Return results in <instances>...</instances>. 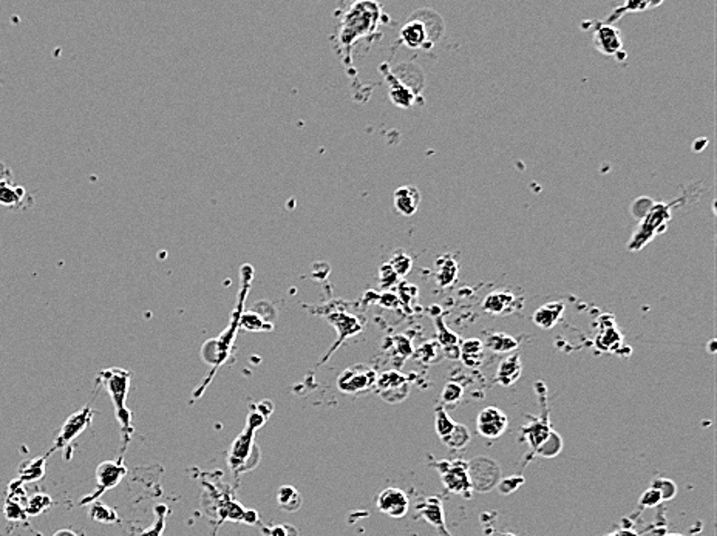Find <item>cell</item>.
I'll return each mask as SVG.
<instances>
[{"label": "cell", "mask_w": 717, "mask_h": 536, "mask_svg": "<svg viewBox=\"0 0 717 536\" xmlns=\"http://www.w3.org/2000/svg\"><path fill=\"white\" fill-rule=\"evenodd\" d=\"M384 20V11L376 2H354L349 5L340 18L336 32V48L345 63H351V50L361 39L371 37Z\"/></svg>", "instance_id": "6da1fadb"}, {"label": "cell", "mask_w": 717, "mask_h": 536, "mask_svg": "<svg viewBox=\"0 0 717 536\" xmlns=\"http://www.w3.org/2000/svg\"><path fill=\"white\" fill-rule=\"evenodd\" d=\"M240 275H241V289H240V296H239L240 298H239L237 310L234 311V317L229 323V327L226 328L224 332H222V336H219L218 339L210 340V342H207L205 345V348H203V353L209 351V354H205L203 357H205V360L207 363H214V372L226 362L227 355H229V353H231L234 339H235V336H237V329L240 328V317L244 310V298H246L248 292L251 289L252 279H254V267H252L251 264H243Z\"/></svg>", "instance_id": "7a4b0ae2"}, {"label": "cell", "mask_w": 717, "mask_h": 536, "mask_svg": "<svg viewBox=\"0 0 717 536\" xmlns=\"http://www.w3.org/2000/svg\"><path fill=\"white\" fill-rule=\"evenodd\" d=\"M438 19H441V16L436 11L427 10V8L414 11L411 19L401 30V42L411 50H430V48H433L436 40L444 32V25L431 27V23H435Z\"/></svg>", "instance_id": "3957f363"}, {"label": "cell", "mask_w": 717, "mask_h": 536, "mask_svg": "<svg viewBox=\"0 0 717 536\" xmlns=\"http://www.w3.org/2000/svg\"><path fill=\"white\" fill-rule=\"evenodd\" d=\"M101 380L102 384L107 388V391L112 397V402L115 405V413L118 422L121 425L122 437H126V444L130 441V437L133 434V427H132V413L127 410V394H128V386H130V374L126 370L121 368H109L101 371Z\"/></svg>", "instance_id": "277c9868"}, {"label": "cell", "mask_w": 717, "mask_h": 536, "mask_svg": "<svg viewBox=\"0 0 717 536\" xmlns=\"http://www.w3.org/2000/svg\"><path fill=\"white\" fill-rule=\"evenodd\" d=\"M674 205H679V201H674L671 205H668V202H654L653 207L640 220V224L634 231L631 240L627 241L626 248L629 252H639V250L649 245L657 235L663 233L668 229L673 214L671 209Z\"/></svg>", "instance_id": "5b68a950"}, {"label": "cell", "mask_w": 717, "mask_h": 536, "mask_svg": "<svg viewBox=\"0 0 717 536\" xmlns=\"http://www.w3.org/2000/svg\"><path fill=\"white\" fill-rule=\"evenodd\" d=\"M331 306L332 307H323V310H328V311H320V312H323L325 319L328 320L331 327L336 328L337 340H336V343L332 345V348L330 349V353L325 355V359H322V362H327L330 354L336 351V349L342 343H344L347 339L358 334V332L363 329V324H365L363 319H358L357 315H353L351 312H348L347 310H344V307H336L334 302L331 303Z\"/></svg>", "instance_id": "8992f818"}, {"label": "cell", "mask_w": 717, "mask_h": 536, "mask_svg": "<svg viewBox=\"0 0 717 536\" xmlns=\"http://www.w3.org/2000/svg\"><path fill=\"white\" fill-rule=\"evenodd\" d=\"M436 470L441 475L442 484L448 492L461 494L466 499L471 498V485L469 477V462L454 459V461H441L435 464Z\"/></svg>", "instance_id": "52a82bcc"}, {"label": "cell", "mask_w": 717, "mask_h": 536, "mask_svg": "<svg viewBox=\"0 0 717 536\" xmlns=\"http://www.w3.org/2000/svg\"><path fill=\"white\" fill-rule=\"evenodd\" d=\"M469 477L471 490L487 493L501 481V468L487 456H476L469 462Z\"/></svg>", "instance_id": "ba28073f"}, {"label": "cell", "mask_w": 717, "mask_h": 536, "mask_svg": "<svg viewBox=\"0 0 717 536\" xmlns=\"http://www.w3.org/2000/svg\"><path fill=\"white\" fill-rule=\"evenodd\" d=\"M378 380V372L370 365L356 363L347 368L337 377V388L345 394H358L374 388Z\"/></svg>", "instance_id": "9c48e42d"}, {"label": "cell", "mask_w": 717, "mask_h": 536, "mask_svg": "<svg viewBox=\"0 0 717 536\" xmlns=\"http://www.w3.org/2000/svg\"><path fill=\"white\" fill-rule=\"evenodd\" d=\"M265 419H266V416L265 414H262V410L252 411L249 414L246 430H244L243 434L239 436V439L234 442L231 454H229V465L234 472L246 464V459L249 456L252 445H254V442L252 441H254L255 430L265 424Z\"/></svg>", "instance_id": "30bf717a"}, {"label": "cell", "mask_w": 717, "mask_h": 536, "mask_svg": "<svg viewBox=\"0 0 717 536\" xmlns=\"http://www.w3.org/2000/svg\"><path fill=\"white\" fill-rule=\"evenodd\" d=\"M126 473H127V468L121 461H118V462L104 461L102 464H100L96 468L97 490H95L92 494H90V497L80 501V506L92 504V502L97 501V498L102 497L105 492L115 489V487L121 482V479L126 476Z\"/></svg>", "instance_id": "8fae6325"}, {"label": "cell", "mask_w": 717, "mask_h": 536, "mask_svg": "<svg viewBox=\"0 0 717 536\" xmlns=\"http://www.w3.org/2000/svg\"><path fill=\"white\" fill-rule=\"evenodd\" d=\"M374 388L378 389L382 399H385L388 403H399L409 397L410 380L399 371H387L384 374L378 376Z\"/></svg>", "instance_id": "7c38bea8"}, {"label": "cell", "mask_w": 717, "mask_h": 536, "mask_svg": "<svg viewBox=\"0 0 717 536\" xmlns=\"http://www.w3.org/2000/svg\"><path fill=\"white\" fill-rule=\"evenodd\" d=\"M93 414L95 413L87 407L75 414H71V416L65 420V424L62 425L59 436L56 437L53 451L59 450V449H65V446H68L73 441H75L76 437L83 433L90 424H92Z\"/></svg>", "instance_id": "4fadbf2b"}, {"label": "cell", "mask_w": 717, "mask_h": 536, "mask_svg": "<svg viewBox=\"0 0 717 536\" xmlns=\"http://www.w3.org/2000/svg\"><path fill=\"white\" fill-rule=\"evenodd\" d=\"M509 425L507 414L496 407H487L478 414L476 430L486 439H498Z\"/></svg>", "instance_id": "5bb4252c"}, {"label": "cell", "mask_w": 717, "mask_h": 536, "mask_svg": "<svg viewBox=\"0 0 717 536\" xmlns=\"http://www.w3.org/2000/svg\"><path fill=\"white\" fill-rule=\"evenodd\" d=\"M378 508L382 513H385L390 518L401 519L406 513H409L410 508V501L406 497L405 492L401 489H396V487H388V489L382 490L378 497Z\"/></svg>", "instance_id": "9a60e30c"}, {"label": "cell", "mask_w": 717, "mask_h": 536, "mask_svg": "<svg viewBox=\"0 0 717 536\" xmlns=\"http://www.w3.org/2000/svg\"><path fill=\"white\" fill-rule=\"evenodd\" d=\"M594 45L605 56H618L623 50L622 32L614 25L598 23L594 31Z\"/></svg>", "instance_id": "2e32d148"}, {"label": "cell", "mask_w": 717, "mask_h": 536, "mask_svg": "<svg viewBox=\"0 0 717 536\" xmlns=\"http://www.w3.org/2000/svg\"><path fill=\"white\" fill-rule=\"evenodd\" d=\"M521 432H523L521 439L529 442V446H531L535 454L548 444V441L553 434H555V432H553L550 427L548 414H546V418L543 416L540 419L531 420L526 427L521 428Z\"/></svg>", "instance_id": "e0dca14e"}, {"label": "cell", "mask_w": 717, "mask_h": 536, "mask_svg": "<svg viewBox=\"0 0 717 536\" xmlns=\"http://www.w3.org/2000/svg\"><path fill=\"white\" fill-rule=\"evenodd\" d=\"M380 71L385 75L391 102L401 109H410L414 101H416V93H414L411 88L406 87L404 83H401V80L394 76V73L390 70L387 63L380 65Z\"/></svg>", "instance_id": "ac0fdd59"}, {"label": "cell", "mask_w": 717, "mask_h": 536, "mask_svg": "<svg viewBox=\"0 0 717 536\" xmlns=\"http://www.w3.org/2000/svg\"><path fill=\"white\" fill-rule=\"evenodd\" d=\"M523 305H519V298L509 291H493L488 292L483 302V310L492 315H504L513 311H518Z\"/></svg>", "instance_id": "d6986e66"}, {"label": "cell", "mask_w": 717, "mask_h": 536, "mask_svg": "<svg viewBox=\"0 0 717 536\" xmlns=\"http://www.w3.org/2000/svg\"><path fill=\"white\" fill-rule=\"evenodd\" d=\"M419 511L423 519H426L430 525H433L435 529L441 533V536H450L445 525V515L441 499L435 497L427 498L422 504H419Z\"/></svg>", "instance_id": "ffe728a7"}, {"label": "cell", "mask_w": 717, "mask_h": 536, "mask_svg": "<svg viewBox=\"0 0 717 536\" xmlns=\"http://www.w3.org/2000/svg\"><path fill=\"white\" fill-rule=\"evenodd\" d=\"M421 192L414 185H402L394 192V207L401 215L411 217L418 212Z\"/></svg>", "instance_id": "44dd1931"}, {"label": "cell", "mask_w": 717, "mask_h": 536, "mask_svg": "<svg viewBox=\"0 0 717 536\" xmlns=\"http://www.w3.org/2000/svg\"><path fill=\"white\" fill-rule=\"evenodd\" d=\"M566 311L563 302H550L538 307L534 314V323L541 329H552Z\"/></svg>", "instance_id": "7402d4cb"}, {"label": "cell", "mask_w": 717, "mask_h": 536, "mask_svg": "<svg viewBox=\"0 0 717 536\" xmlns=\"http://www.w3.org/2000/svg\"><path fill=\"white\" fill-rule=\"evenodd\" d=\"M435 324H436V331H438V340H436V342H438L439 346H441L442 353L447 357H450V359H453V360L459 359V340H458V336H456L452 329H448L445 322L442 320V317H436Z\"/></svg>", "instance_id": "603a6c76"}, {"label": "cell", "mask_w": 717, "mask_h": 536, "mask_svg": "<svg viewBox=\"0 0 717 536\" xmlns=\"http://www.w3.org/2000/svg\"><path fill=\"white\" fill-rule=\"evenodd\" d=\"M266 315L275 319V311L267 314L265 311L260 312L254 305L251 307V311H243L240 317V328L248 331H271L274 329V322L266 319Z\"/></svg>", "instance_id": "cb8c5ba5"}, {"label": "cell", "mask_w": 717, "mask_h": 536, "mask_svg": "<svg viewBox=\"0 0 717 536\" xmlns=\"http://www.w3.org/2000/svg\"><path fill=\"white\" fill-rule=\"evenodd\" d=\"M521 372H523V365H521L519 355L510 354L500 363L496 382L502 386H510L521 377Z\"/></svg>", "instance_id": "d4e9b609"}, {"label": "cell", "mask_w": 717, "mask_h": 536, "mask_svg": "<svg viewBox=\"0 0 717 536\" xmlns=\"http://www.w3.org/2000/svg\"><path fill=\"white\" fill-rule=\"evenodd\" d=\"M459 264L452 255H441L436 262V283L441 288H448L458 279Z\"/></svg>", "instance_id": "484cf974"}, {"label": "cell", "mask_w": 717, "mask_h": 536, "mask_svg": "<svg viewBox=\"0 0 717 536\" xmlns=\"http://www.w3.org/2000/svg\"><path fill=\"white\" fill-rule=\"evenodd\" d=\"M484 345L479 339L464 340L459 346V359L470 368H476L484 360Z\"/></svg>", "instance_id": "4316f807"}, {"label": "cell", "mask_w": 717, "mask_h": 536, "mask_svg": "<svg viewBox=\"0 0 717 536\" xmlns=\"http://www.w3.org/2000/svg\"><path fill=\"white\" fill-rule=\"evenodd\" d=\"M483 345L484 348L490 349L492 353L506 354L515 351L519 346V342L515 337L506 334V332H492V334H487Z\"/></svg>", "instance_id": "83f0119b"}, {"label": "cell", "mask_w": 717, "mask_h": 536, "mask_svg": "<svg viewBox=\"0 0 717 536\" xmlns=\"http://www.w3.org/2000/svg\"><path fill=\"white\" fill-rule=\"evenodd\" d=\"M470 439H471V436H470L469 428L464 424H458V422H456V425L452 430V433L445 436L441 441L450 450H462V449H466Z\"/></svg>", "instance_id": "f1b7e54d"}, {"label": "cell", "mask_w": 717, "mask_h": 536, "mask_svg": "<svg viewBox=\"0 0 717 536\" xmlns=\"http://www.w3.org/2000/svg\"><path fill=\"white\" fill-rule=\"evenodd\" d=\"M277 502L284 511H297L301 506V497L294 487L283 485L277 493Z\"/></svg>", "instance_id": "f546056e"}, {"label": "cell", "mask_w": 717, "mask_h": 536, "mask_svg": "<svg viewBox=\"0 0 717 536\" xmlns=\"http://www.w3.org/2000/svg\"><path fill=\"white\" fill-rule=\"evenodd\" d=\"M660 5H662V2H626L622 6H617L613 11V14H610L609 18L605 20V23H608V25H614V23L620 18H623L626 13L645 11V10H651V8H656Z\"/></svg>", "instance_id": "4dcf8cb0"}, {"label": "cell", "mask_w": 717, "mask_h": 536, "mask_svg": "<svg viewBox=\"0 0 717 536\" xmlns=\"http://www.w3.org/2000/svg\"><path fill=\"white\" fill-rule=\"evenodd\" d=\"M44 473H45V458H37L35 461L27 462V464L23 465V468L20 470L18 482L23 484V482L39 481V479L44 476Z\"/></svg>", "instance_id": "1f68e13d"}, {"label": "cell", "mask_w": 717, "mask_h": 536, "mask_svg": "<svg viewBox=\"0 0 717 536\" xmlns=\"http://www.w3.org/2000/svg\"><path fill=\"white\" fill-rule=\"evenodd\" d=\"M435 428H436V433L438 436L441 437V439H444L445 436H448L452 433V430L454 428L456 422L448 416V413L442 408V407H438L436 411H435Z\"/></svg>", "instance_id": "d6a6232c"}, {"label": "cell", "mask_w": 717, "mask_h": 536, "mask_svg": "<svg viewBox=\"0 0 717 536\" xmlns=\"http://www.w3.org/2000/svg\"><path fill=\"white\" fill-rule=\"evenodd\" d=\"M90 516H92L95 521H100L104 524H112V523L118 521V516H116L115 511L97 501L93 502V507L90 508Z\"/></svg>", "instance_id": "836d02e7"}, {"label": "cell", "mask_w": 717, "mask_h": 536, "mask_svg": "<svg viewBox=\"0 0 717 536\" xmlns=\"http://www.w3.org/2000/svg\"><path fill=\"white\" fill-rule=\"evenodd\" d=\"M388 263H390L391 267H393V271L397 274V277L401 279V277H404V275H406V274H409L411 271L413 260H411L410 255H406V254H404V252H401V250H399V252H396L393 257H391V260H390Z\"/></svg>", "instance_id": "e575fe53"}, {"label": "cell", "mask_w": 717, "mask_h": 536, "mask_svg": "<svg viewBox=\"0 0 717 536\" xmlns=\"http://www.w3.org/2000/svg\"><path fill=\"white\" fill-rule=\"evenodd\" d=\"M651 489L658 492L660 497H662V501H670L675 497V493H677V485H675L671 479L665 477L654 479L653 484H651Z\"/></svg>", "instance_id": "d590c367"}, {"label": "cell", "mask_w": 717, "mask_h": 536, "mask_svg": "<svg viewBox=\"0 0 717 536\" xmlns=\"http://www.w3.org/2000/svg\"><path fill=\"white\" fill-rule=\"evenodd\" d=\"M462 394H464V388L459 384H456V382H448V384H445V386L442 389L441 401L445 405H454L462 399Z\"/></svg>", "instance_id": "8d00e7d4"}, {"label": "cell", "mask_w": 717, "mask_h": 536, "mask_svg": "<svg viewBox=\"0 0 717 536\" xmlns=\"http://www.w3.org/2000/svg\"><path fill=\"white\" fill-rule=\"evenodd\" d=\"M50 506H52V498L47 497V494H44V493H40V494H36V497H32L31 499H28L27 506H25V511L28 515H39Z\"/></svg>", "instance_id": "74e56055"}, {"label": "cell", "mask_w": 717, "mask_h": 536, "mask_svg": "<svg viewBox=\"0 0 717 536\" xmlns=\"http://www.w3.org/2000/svg\"><path fill=\"white\" fill-rule=\"evenodd\" d=\"M442 349L438 345V342H427L421 346L419 351L416 353L423 363H433L438 362V357L441 355Z\"/></svg>", "instance_id": "f35d334b"}, {"label": "cell", "mask_w": 717, "mask_h": 536, "mask_svg": "<svg viewBox=\"0 0 717 536\" xmlns=\"http://www.w3.org/2000/svg\"><path fill=\"white\" fill-rule=\"evenodd\" d=\"M399 281V277L397 274L393 271V267L390 266V263H385L380 266L379 269V283H380V288L384 291H388L394 286V284H397Z\"/></svg>", "instance_id": "ab89813d"}, {"label": "cell", "mask_w": 717, "mask_h": 536, "mask_svg": "<svg viewBox=\"0 0 717 536\" xmlns=\"http://www.w3.org/2000/svg\"><path fill=\"white\" fill-rule=\"evenodd\" d=\"M523 484H524L523 476H510L507 479H501L496 487H498V490L502 494H512L513 492H517Z\"/></svg>", "instance_id": "60d3db41"}, {"label": "cell", "mask_w": 717, "mask_h": 536, "mask_svg": "<svg viewBox=\"0 0 717 536\" xmlns=\"http://www.w3.org/2000/svg\"><path fill=\"white\" fill-rule=\"evenodd\" d=\"M660 502H663L662 497H660L658 492H656L654 489H651V487H649V489L641 494L639 504H640V507L651 508V507H657L660 504Z\"/></svg>", "instance_id": "b9f144b4"}, {"label": "cell", "mask_w": 717, "mask_h": 536, "mask_svg": "<svg viewBox=\"0 0 717 536\" xmlns=\"http://www.w3.org/2000/svg\"><path fill=\"white\" fill-rule=\"evenodd\" d=\"M162 527H164V518H159V521L153 525V529L145 532L143 536H159V533H162Z\"/></svg>", "instance_id": "7bdbcfd3"}, {"label": "cell", "mask_w": 717, "mask_h": 536, "mask_svg": "<svg viewBox=\"0 0 717 536\" xmlns=\"http://www.w3.org/2000/svg\"><path fill=\"white\" fill-rule=\"evenodd\" d=\"M288 525H277L271 530V536H288Z\"/></svg>", "instance_id": "ee69618b"}, {"label": "cell", "mask_w": 717, "mask_h": 536, "mask_svg": "<svg viewBox=\"0 0 717 536\" xmlns=\"http://www.w3.org/2000/svg\"><path fill=\"white\" fill-rule=\"evenodd\" d=\"M53 536H78V535L71 530H59V532H56Z\"/></svg>", "instance_id": "f6af8a7d"}, {"label": "cell", "mask_w": 717, "mask_h": 536, "mask_svg": "<svg viewBox=\"0 0 717 536\" xmlns=\"http://www.w3.org/2000/svg\"><path fill=\"white\" fill-rule=\"evenodd\" d=\"M714 345H716V342H714V340H711V342H710V351L711 353H714Z\"/></svg>", "instance_id": "bcb514c9"}, {"label": "cell", "mask_w": 717, "mask_h": 536, "mask_svg": "<svg viewBox=\"0 0 717 536\" xmlns=\"http://www.w3.org/2000/svg\"><path fill=\"white\" fill-rule=\"evenodd\" d=\"M673 536H680V535H673Z\"/></svg>", "instance_id": "7dc6e473"}]
</instances>
